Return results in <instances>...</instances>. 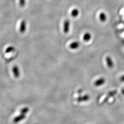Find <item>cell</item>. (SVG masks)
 <instances>
[{
	"instance_id": "obj_9",
	"label": "cell",
	"mask_w": 124,
	"mask_h": 124,
	"mask_svg": "<svg viewBox=\"0 0 124 124\" xmlns=\"http://www.w3.org/2000/svg\"><path fill=\"white\" fill-rule=\"evenodd\" d=\"M99 20L101 22H104L107 20L106 14L104 12H102L99 14Z\"/></svg>"
},
{
	"instance_id": "obj_7",
	"label": "cell",
	"mask_w": 124,
	"mask_h": 124,
	"mask_svg": "<svg viewBox=\"0 0 124 124\" xmlns=\"http://www.w3.org/2000/svg\"><path fill=\"white\" fill-rule=\"evenodd\" d=\"M79 46V43L77 41H74L71 43L70 45V48L71 49H77Z\"/></svg>"
},
{
	"instance_id": "obj_11",
	"label": "cell",
	"mask_w": 124,
	"mask_h": 124,
	"mask_svg": "<svg viewBox=\"0 0 124 124\" xmlns=\"http://www.w3.org/2000/svg\"><path fill=\"white\" fill-rule=\"evenodd\" d=\"M14 50H15V48H14V47H13V46H9V47H8L6 50V53H10L11 52H13V51H14Z\"/></svg>"
},
{
	"instance_id": "obj_8",
	"label": "cell",
	"mask_w": 124,
	"mask_h": 124,
	"mask_svg": "<svg viewBox=\"0 0 124 124\" xmlns=\"http://www.w3.org/2000/svg\"><path fill=\"white\" fill-rule=\"evenodd\" d=\"M91 34L89 32H86L85 33L84 35H83V39L85 42H88L90 40H91Z\"/></svg>"
},
{
	"instance_id": "obj_4",
	"label": "cell",
	"mask_w": 124,
	"mask_h": 124,
	"mask_svg": "<svg viewBox=\"0 0 124 124\" xmlns=\"http://www.w3.org/2000/svg\"><path fill=\"white\" fill-rule=\"evenodd\" d=\"M25 117V114H21L15 117V118L13 119V122L14 123L16 124L18 123L20 121L22 120L23 119H24Z\"/></svg>"
},
{
	"instance_id": "obj_1",
	"label": "cell",
	"mask_w": 124,
	"mask_h": 124,
	"mask_svg": "<svg viewBox=\"0 0 124 124\" xmlns=\"http://www.w3.org/2000/svg\"><path fill=\"white\" fill-rule=\"evenodd\" d=\"M70 29V21L69 20H65L64 23L63 30L64 33L67 34L69 33Z\"/></svg>"
},
{
	"instance_id": "obj_10",
	"label": "cell",
	"mask_w": 124,
	"mask_h": 124,
	"mask_svg": "<svg viewBox=\"0 0 124 124\" xmlns=\"http://www.w3.org/2000/svg\"><path fill=\"white\" fill-rule=\"evenodd\" d=\"M79 14V11L78 9L75 8L72 10L71 12V15L73 18H76L77 17Z\"/></svg>"
},
{
	"instance_id": "obj_15",
	"label": "cell",
	"mask_w": 124,
	"mask_h": 124,
	"mask_svg": "<svg viewBox=\"0 0 124 124\" xmlns=\"http://www.w3.org/2000/svg\"><path fill=\"white\" fill-rule=\"evenodd\" d=\"M120 79L122 81H124V75H122V76H121V77L120 78Z\"/></svg>"
},
{
	"instance_id": "obj_6",
	"label": "cell",
	"mask_w": 124,
	"mask_h": 124,
	"mask_svg": "<svg viewBox=\"0 0 124 124\" xmlns=\"http://www.w3.org/2000/svg\"><path fill=\"white\" fill-rule=\"evenodd\" d=\"M13 73L14 75L16 78H18L20 76V70L17 66H14L13 68Z\"/></svg>"
},
{
	"instance_id": "obj_5",
	"label": "cell",
	"mask_w": 124,
	"mask_h": 124,
	"mask_svg": "<svg viewBox=\"0 0 124 124\" xmlns=\"http://www.w3.org/2000/svg\"><path fill=\"white\" fill-rule=\"evenodd\" d=\"M26 29V22L25 20H22L20 23V31L21 33H24Z\"/></svg>"
},
{
	"instance_id": "obj_3",
	"label": "cell",
	"mask_w": 124,
	"mask_h": 124,
	"mask_svg": "<svg viewBox=\"0 0 124 124\" xmlns=\"http://www.w3.org/2000/svg\"><path fill=\"white\" fill-rule=\"evenodd\" d=\"M106 82V79L104 77L100 78L98 79H97L94 82V85L96 86H100L104 84Z\"/></svg>"
},
{
	"instance_id": "obj_13",
	"label": "cell",
	"mask_w": 124,
	"mask_h": 124,
	"mask_svg": "<svg viewBox=\"0 0 124 124\" xmlns=\"http://www.w3.org/2000/svg\"><path fill=\"white\" fill-rule=\"evenodd\" d=\"M28 111H29V109L27 107H25V108H23V109H22L21 110V113L22 114H25L27 112H28Z\"/></svg>"
},
{
	"instance_id": "obj_12",
	"label": "cell",
	"mask_w": 124,
	"mask_h": 124,
	"mask_svg": "<svg viewBox=\"0 0 124 124\" xmlns=\"http://www.w3.org/2000/svg\"><path fill=\"white\" fill-rule=\"evenodd\" d=\"M89 98V97L88 95H85L84 96L82 97H79L78 99L79 101H86Z\"/></svg>"
},
{
	"instance_id": "obj_14",
	"label": "cell",
	"mask_w": 124,
	"mask_h": 124,
	"mask_svg": "<svg viewBox=\"0 0 124 124\" xmlns=\"http://www.w3.org/2000/svg\"><path fill=\"white\" fill-rule=\"evenodd\" d=\"M20 4L22 7H24L25 4V0H20Z\"/></svg>"
},
{
	"instance_id": "obj_2",
	"label": "cell",
	"mask_w": 124,
	"mask_h": 124,
	"mask_svg": "<svg viewBox=\"0 0 124 124\" xmlns=\"http://www.w3.org/2000/svg\"><path fill=\"white\" fill-rule=\"evenodd\" d=\"M106 61L107 66H108V67L109 68L112 69L113 68L114 65V62L110 57H109V56L107 57L106 58Z\"/></svg>"
}]
</instances>
